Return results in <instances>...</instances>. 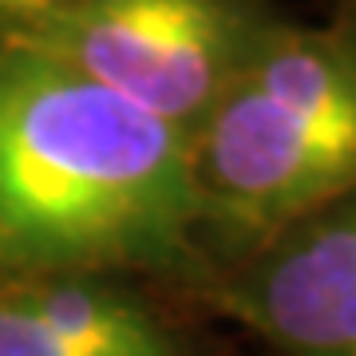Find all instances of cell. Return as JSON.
<instances>
[{
    "label": "cell",
    "mask_w": 356,
    "mask_h": 356,
    "mask_svg": "<svg viewBox=\"0 0 356 356\" xmlns=\"http://www.w3.org/2000/svg\"><path fill=\"white\" fill-rule=\"evenodd\" d=\"M191 135L40 51H0V266L194 269Z\"/></svg>",
    "instance_id": "obj_1"
},
{
    "label": "cell",
    "mask_w": 356,
    "mask_h": 356,
    "mask_svg": "<svg viewBox=\"0 0 356 356\" xmlns=\"http://www.w3.org/2000/svg\"><path fill=\"white\" fill-rule=\"evenodd\" d=\"M198 229L257 250L356 191V0L329 24H277L191 135Z\"/></svg>",
    "instance_id": "obj_2"
},
{
    "label": "cell",
    "mask_w": 356,
    "mask_h": 356,
    "mask_svg": "<svg viewBox=\"0 0 356 356\" xmlns=\"http://www.w3.org/2000/svg\"><path fill=\"white\" fill-rule=\"evenodd\" d=\"M273 24L261 0H64L8 44L194 135Z\"/></svg>",
    "instance_id": "obj_3"
},
{
    "label": "cell",
    "mask_w": 356,
    "mask_h": 356,
    "mask_svg": "<svg viewBox=\"0 0 356 356\" xmlns=\"http://www.w3.org/2000/svg\"><path fill=\"white\" fill-rule=\"evenodd\" d=\"M214 305L285 356H356V191L242 254Z\"/></svg>",
    "instance_id": "obj_4"
},
{
    "label": "cell",
    "mask_w": 356,
    "mask_h": 356,
    "mask_svg": "<svg viewBox=\"0 0 356 356\" xmlns=\"http://www.w3.org/2000/svg\"><path fill=\"white\" fill-rule=\"evenodd\" d=\"M64 0H0V24L13 28L16 32H28L32 24H40L44 16H51Z\"/></svg>",
    "instance_id": "obj_5"
}]
</instances>
